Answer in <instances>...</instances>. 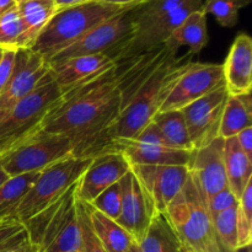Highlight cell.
Listing matches in <instances>:
<instances>
[{"mask_svg":"<svg viewBox=\"0 0 252 252\" xmlns=\"http://www.w3.org/2000/svg\"><path fill=\"white\" fill-rule=\"evenodd\" d=\"M121 111L122 96L115 66L62 94L59 103L44 118L38 130L68 137L75 158H94L112 152L110 129Z\"/></svg>","mask_w":252,"mask_h":252,"instance_id":"1","label":"cell"},{"mask_svg":"<svg viewBox=\"0 0 252 252\" xmlns=\"http://www.w3.org/2000/svg\"><path fill=\"white\" fill-rule=\"evenodd\" d=\"M189 54L170 56L167 61L135 91L126 103L110 129L111 143L133 139L142 132L161 108L165 98L176 81L187 69L191 59Z\"/></svg>","mask_w":252,"mask_h":252,"instance_id":"2","label":"cell"},{"mask_svg":"<svg viewBox=\"0 0 252 252\" xmlns=\"http://www.w3.org/2000/svg\"><path fill=\"white\" fill-rule=\"evenodd\" d=\"M137 5H116L98 0L57 10L30 49L47 62L106 20Z\"/></svg>","mask_w":252,"mask_h":252,"instance_id":"3","label":"cell"},{"mask_svg":"<svg viewBox=\"0 0 252 252\" xmlns=\"http://www.w3.org/2000/svg\"><path fill=\"white\" fill-rule=\"evenodd\" d=\"M164 216L186 252H220L207 197L191 172L184 189L167 206Z\"/></svg>","mask_w":252,"mask_h":252,"instance_id":"4","label":"cell"},{"mask_svg":"<svg viewBox=\"0 0 252 252\" xmlns=\"http://www.w3.org/2000/svg\"><path fill=\"white\" fill-rule=\"evenodd\" d=\"M76 181L54 203L24 224L39 252H79L80 230L76 214Z\"/></svg>","mask_w":252,"mask_h":252,"instance_id":"5","label":"cell"},{"mask_svg":"<svg viewBox=\"0 0 252 252\" xmlns=\"http://www.w3.org/2000/svg\"><path fill=\"white\" fill-rule=\"evenodd\" d=\"M61 98V90L48 71L36 89L0 120V158L36 133Z\"/></svg>","mask_w":252,"mask_h":252,"instance_id":"6","label":"cell"},{"mask_svg":"<svg viewBox=\"0 0 252 252\" xmlns=\"http://www.w3.org/2000/svg\"><path fill=\"white\" fill-rule=\"evenodd\" d=\"M94 158L70 157L52 164L39 172L36 182L15 211V220H27L51 206L80 180Z\"/></svg>","mask_w":252,"mask_h":252,"instance_id":"7","label":"cell"},{"mask_svg":"<svg viewBox=\"0 0 252 252\" xmlns=\"http://www.w3.org/2000/svg\"><path fill=\"white\" fill-rule=\"evenodd\" d=\"M74 157L71 140L65 135L37 130L0 158V166L10 177L42 171L52 164Z\"/></svg>","mask_w":252,"mask_h":252,"instance_id":"8","label":"cell"},{"mask_svg":"<svg viewBox=\"0 0 252 252\" xmlns=\"http://www.w3.org/2000/svg\"><path fill=\"white\" fill-rule=\"evenodd\" d=\"M132 9L125 10L116 16L106 20L105 22L88 32L85 36L81 37L75 43L56 54L47 63L61 62L79 56H91V54H107L112 58L113 54L126 42L129 41L134 33V24L130 16Z\"/></svg>","mask_w":252,"mask_h":252,"instance_id":"9","label":"cell"},{"mask_svg":"<svg viewBox=\"0 0 252 252\" xmlns=\"http://www.w3.org/2000/svg\"><path fill=\"white\" fill-rule=\"evenodd\" d=\"M112 150L121 153L129 166L134 165H180L187 166L192 152L170 147L157 126L150 122L133 139L116 140Z\"/></svg>","mask_w":252,"mask_h":252,"instance_id":"10","label":"cell"},{"mask_svg":"<svg viewBox=\"0 0 252 252\" xmlns=\"http://www.w3.org/2000/svg\"><path fill=\"white\" fill-rule=\"evenodd\" d=\"M204 0H185L179 7L169 14L134 30L132 38L126 42L115 54L112 59L118 63L125 59L134 57L144 52L153 51L162 46L170 34L186 20L189 14L201 10Z\"/></svg>","mask_w":252,"mask_h":252,"instance_id":"11","label":"cell"},{"mask_svg":"<svg viewBox=\"0 0 252 252\" xmlns=\"http://www.w3.org/2000/svg\"><path fill=\"white\" fill-rule=\"evenodd\" d=\"M221 85H225L221 64L191 62L165 98L159 112L182 110Z\"/></svg>","mask_w":252,"mask_h":252,"instance_id":"12","label":"cell"},{"mask_svg":"<svg viewBox=\"0 0 252 252\" xmlns=\"http://www.w3.org/2000/svg\"><path fill=\"white\" fill-rule=\"evenodd\" d=\"M229 97L225 85L182 108L193 149L208 144L219 137L224 106Z\"/></svg>","mask_w":252,"mask_h":252,"instance_id":"13","label":"cell"},{"mask_svg":"<svg viewBox=\"0 0 252 252\" xmlns=\"http://www.w3.org/2000/svg\"><path fill=\"white\" fill-rule=\"evenodd\" d=\"M130 170L149 196L157 214L165 213L189 175V167L180 165H134Z\"/></svg>","mask_w":252,"mask_h":252,"instance_id":"14","label":"cell"},{"mask_svg":"<svg viewBox=\"0 0 252 252\" xmlns=\"http://www.w3.org/2000/svg\"><path fill=\"white\" fill-rule=\"evenodd\" d=\"M49 71V65L41 54L30 48H20L15 56L14 70L0 94V120L26 97Z\"/></svg>","mask_w":252,"mask_h":252,"instance_id":"15","label":"cell"},{"mask_svg":"<svg viewBox=\"0 0 252 252\" xmlns=\"http://www.w3.org/2000/svg\"><path fill=\"white\" fill-rule=\"evenodd\" d=\"M120 185L121 213L116 221L138 244L144 238L150 221L157 212L149 196L132 170L120 180Z\"/></svg>","mask_w":252,"mask_h":252,"instance_id":"16","label":"cell"},{"mask_svg":"<svg viewBox=\"0 0 252 252\" xmlns=\"http://www.w3.org/2000/svg\"><path fill=\"white\" fill-rule=\"evenodd\" d=\"M129 170V164L121 153L112 150L96 155L79 180L76 199L91 203L101 192L120 182Z\"/></svg>","mask_w":252,"mask_h":252,"instance_id":"17","label":"cell"},{"mask_svg":"<svg viewBox=\"0 0 252 252\" xmlns=\"http://www.w3.org/2000/svg\"><path fill=\"white\" fill-rule=\"evenodd\" d=\"M187 167L199 182L207 199L228 189L223 138L218 137L208 144L193 149Z\"/></svg>","mask_w":252,"mask_h":252,"instance_id":"18","label":"cell"},{"mask_svg":"<svg viewBox=\"0 0 252 252\" xmlns=\"http://www.w3.org/2000/svg\"><path fill=\"white\" fill-rule=\"evenodd\" d=\"M116 64L117 63L107 54H91L53 62L48 63V65L52 79L63 94L84 81L98 78L115 68Z\"/></svg>","mask_w":252,"mask_h":252,"instance_id":"19","label":"cell"},{"mask_svg":"<svg viewBox=\"0 0 252 252\" xmlns=\"http://www.w3.org/2000/svg\"><path fill=\"white\" fill-rule=\"evenodd\" d=\"M223 65L229 95H246L252 89V39L241 32L234 39Z\"/></svg>","mask_w":252,"mask_h":252,"instance_id":"20","label":"cell"},{"mask_svg":"<svg viewBox=\"0 0 252 252\" xmlns=\"http://www.w3.org/2000/svg\"><path fill=\"white\" fill-rule=\"evenodd\" d=\"M209 42L207 30V15L201 10H196L186 17L184 22L172 32L162 46L170 53L177 54L180 47H189V54L196 56L207 47Z\"/></svg>","mask_w":252,"mask_h":252,"instance_id":"21","label":"cell"},{"mask_svg":"<svg viewBox=\"0 0 252 252\" xmlns=\"http://www.w3.org/2000/svg\"><path fill=\"white\" fill-rule=\"evenodd\" d=\"M22 24L20 48H30L57 12L54 0H30L16 4Z\"/></svg>","mask_w":252,"mask_h":252,"instance_id":"22","label":"cell"},{"mask_svg":"<svg viewBox=\"0 0 252 252\" xmlns=\"http://www.w3.org/2000/svg\"><path fill=\"white\" fill-rule=\"evenodd\" d=\"M224 164L228 187L238 199L252 179V160L243 152L236 137L224 139Z\"/></svg>","mask_w":252,"mask_h":252,"instance_id":"23","label":"cell"},{"mask_svg":"<svg viewBox=\"0 0 252 252\" xmlns=\"http://www.w3.org/2000/svg\"><path fill=\"white\" fill-rule=\"evenodd\" d=\"M91 225L106 252H127L134 240L116 220L86 203Z\"/></svg>","mask_w":252,"mask_h":252,"instance_id":"24","label":"cell"},{"mask_svg":"<svg viewBox=\"0 0 252 252\" xmlns=\"http://www.w3.org/2000/svg\"><path fill=\"white\" fill-rule=\"evenodd\" d=\"M252 127L251 94L229 95L221 116L219 138L236 137L245 128Z\"/></svg>","mask_w":252,"mask_h":252,"instance_id":"25","label":"cell"},{"mask_svg":"<svg viewBox=\"0 0 252 252\" xmlns=\"http://www.w3.org/2000/svg\"><path fill=\"white\" fill-rule=\"evenodd\" d=\"M138 245L143 252H186L166 217L161 213L153 217L144 238Z\"/></svg>","mask_w":252,"mask_h":252,"instance_id":"26","label":"cell"},{"mask_svg":"<svg viewBox=\"0 0 252 252\" xmlns=\"http://www.w3.org/2000/svg\"><path fill=\"white\" fill-rule=\"evenodd\" d=\"M152 122L157 126L165 142L170 147L179 150H186V152L193 150L186 121L181 110L158 112L153 117Z\"/></svg>","mask_w":252,"mask_h":252,"instance_id":"27","label":"cell"},{"mask_svg":"<svg viewBox=\"0 0 252 252\" xmlns=\"http://www.w3.org/2000/svg\"><path fill=\"white\" fill-rule=\"evenodd\" d=\"M39 172H29L12 176L0 187V223L15 220V211L27 192L36 182Z\"/></svg>","mask_w":252,"mask_h":252,"instance_id":"28","label":"cell"},{"mask_svg":"<svg viewBox=\"0 0 252 252\" xmlns=\"http://www.w3.org/2000/svg\"><path fill=\"white\" fill-rule=\"evenodd\" d=\"M236 208L238 206L231 207L212 218L220 252H239Z\"/></svg>","mask_w":252,"mask_h":252,"instance_id":"29","label":"cell"},{"mask_svg":"<svg viewBox=\"0 0 252 252\" xmlns=\"http://www.w3.org/2000/svg\"><path fill=\"white\" fill-rule=\"evenodd\" d=\"M239 251L248 249L252 243V179L248 182L236 208Z\"/></svg>","mask_w":252,"mask_h":252,"instance_id":"30","label":"cell"},{"mask_svg":"<svg viewBox=\"0 0 252 252\" xmlns=\"http://www.w3.org/2000/svg\"><path fill=\"white\" fill-rule=\"evenodd\" d=\"M184 1L185 0H145L140 2L130 10L134 30L169 14Z\"/></svg>","mask_w":252,"mask_h":252,"instance_id":"31","label":"cell"},{"mask_svg":"<svg viewBox=\"0 0 252 252\" xmlns=\"http://www.w3.org/2000/svg\"><path fill=\"white\" fill-rule=\"evenodd\" d=\"M251 4V0H204L202 11L216 17L223 27H234L239 21V11Z\"/></svg>","mask_w":252,"mask_h":252,"instance_id":"32","label":"cell"},{"mask_svg":"<svg viewBox=\"0 0 252 252\" xmlns=\"http://www.w3.org/2000/svg\"><path fill=\"white\" fill-rule=\"evenodd\" d=\"M22 24L17 6L11 7L0 16V47L2 49H20Z\"/></svg>","mask_w":252,"mask_h":252,"instance_id":"33","label":"cell"},{"mask_svg":"<svg viewBox=\"0 0 252 252\" xmlns=\"http://www.w3.org/2000/svg\"><path fill=\"white\" fill-rule=\"evenodd\" d=\"M75 207L76 214H78L79 230H80V251L79 252H106L91 225L85 202L76 199Z\"/></svg>","mask_w":252,"mask_h":252,"instance_id":"34","label":"cell"},{"mask_svg":"<svg viewBox=\"0 0 252 252\" xmlns=\"http://www.w3.org/2000/svg\"><path fill=\"white\" fill-rule=\"evenodd\" d=\"M91 206L108 218L117 220L121 213V185L120 182L112 185L101 192L93 202Z\"/></svg>","mask_w":252,"mask_h":252,"instance_id":"35","label":"cell"},{"mask_svg":"<svg viewBox=\"0 0 252 252\" xmlns=\"http://www.w3.org/2000/svg\"><path fill=\"white\" fill-rule=\"evenodd\" d=\"M30 240L24 224L17 220H5L0 223V252Z\"/></svg>","mask_w":252,"mask_h":252,"instance_id":"36","label":"cell"},{"mask_svg":"<svg viewBox=\"0 0 252 252\" xmlns=\"http://www.w3.org/2000/svg\"><path fill=\"white\" fill-rule=\"evenodd\" d=\"M238 204L239 199L234 196V193L230 191L229 187L214 194L212 198L207 199V206H208V211L212 218L216 217L217 214L231 208V207H236Z\"/></svg>","mask_w":252,"mask_h":252,"instance_id":"37","label":"cell"},{"mask_svg":"<svg viewBox=\"0 0 252 252\" xmlns=\"http://www.w3.org/2000/svg\"><path fill=\"white\" fill-rule=\"evenodd\" d=\"M15 56H16V51H12V49H4L2 51L1 59H0V94L6 86L12 70H14Z\"/></svg>","mask_w":252,"mask_h":252,"instance_id":"38","label":"cell"},{"mask_svg":"<svg viewBox=\"0 0 252 252\" xmlns=\"http://www.w3.org/2000/svg\"><path fill=\"white\" fill-rule=\"evenodd\" d=\"M239 145L243 152L248 155L249 159L252 160V127L245 128L236 135Z\"/></svg>","mask_w":252,"mask_h":252,"instance_id":"39","label":"cell"},{"mask_svg":"<svg viewBox=\"0 0 252 252\" xmlns=\"http://www.w3.org/2000/svg\"><path fill=\"white\" fill-rule=\"evenodd\" d=\"M4 252H39V250H38V246L32 244L30 240H26L22 244H20V245L15 246V248L12 249H9V250Z\"/></svg>","mask_w":252,"mask_h":252,"instance_id":"40","label":"cell"},{"mask_svg":"<svg viewBox=\"0 0 252 252\" xmlns=\"http://www.w3.org/2000/svg\"><path fill=\"white\" fill-rule=\"evenodd\" d=\"M57 5V10L65 9L69 6H75V5L86 4V2L94 1V0H54Z\"/></svg>","mask_w":252,"mask_h":252,"instance_id":"41","label":"cell"},{"mask_svg":"<svg viewBox=\"0 0 252 252\" xmlns=\"http://www.w3.org/2000/svg\"><path fill=\"white\" fill-rule=\"evenodd\" d=\"M102 2H110V4L116 5H138L145 0H98Z\"/></svg>","mask_w":252,"mask_h":252,"instance_id":"42","label":"cell"},{"mask_svg":"<svg viewBox=\"0 0 252 252\" xmlns=\"http://www.w3.org/2000/svg\"><path fill=\"white\" fill-rule=\"evenodd\" d=\"M14 6H16L15 0H0V16Z\"/></svg>","mask_w":252,"mask_h":252,"instance_id":"43","label":"cell"},{"mask_svg":"<svg viewBox=\"0 0 252 252\" xmlns=\"http://www.w3.org/2000/svg\"><path fill=\"white\" fill-rule=\"evenodd\" d=\"M9 179H10L9 175H7L6 172H5V170L0 166V187H1Z\"/></svg>","mask_w":252,"mask_h":252,"instance_id":"44","label":"cell"},{"mask_svg":"<svg viewBox=\"0 0 252 252\" xmlns=\"http://www.w3.org/2000/svg\"><path fill=\"white\" fill-rule=\"evenodd\" d=\"M127 252H143L142 250H140V248H139V245H138L137 243H133L132 245H130V248L128 249V251Z\"/></svg>","mask_w":252,"mask_h":252,"instance_id":"45","label":"cell"},{"mask_svg":"<svg viewBox=\"0 0 252 252\" xmlns=\"http://www.w3.org/2000/svg\"><path fill=\"white\" fill-rule=\"evenodd\" d=\"M22 1H30V0H15V2H16V4H19V2H22Z\"/></svg>","mask_w":252,"mask_h":252,"instance_id":"46","label":"cell"},{"mask_svg":"<svg viewBox=\"0 0 252 252\" xmlns=\"http://www.w3.org/2000/svg\"><path fill=\"white\" fill-rule=\"evenodd\" d=\"M2 51H4V49H2L1 47H0V59H1V56H2Z\"/></svg>","mask_w":252,"mask_h":252,"instance_id":"47","label":"cell"},{"mask_svg":"<svg viewBox=\"0 0 252 252\" xmlns=\"http://www.w3.org/2000/svg\"><path fill=\"white\" fill-rule=\"evenodd\" d=\"M249 252H250V251H249Z\"/></svg>","mask_w":252,"mask_h":252,"instance_id":"48","label":"cell"}]
</instances>
